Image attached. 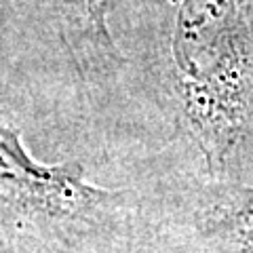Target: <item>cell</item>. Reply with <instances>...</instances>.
Returning <instances> with one entry per match:
<instances>
[{
  "label": "cell",
  "mask_w": 253,
  "mask_h": 253,
  "mask_svg": "<svg viewBox=\"0 0 253 253\" xmlns=\"http://www.w3.org/2000/svg\"><path fill=\"white\" fill-rule=\"evenodd\" d=\"M46 21L84 83L114 78L125 70L123 51L110 19L118 0H26Z\"/></svg>",
  "instance_id": "cell-3"
},
{
  "label": "cell",
  "mask_w": 253,
  "mask_h": 253,
  "mask_svg": "<svg viewBox=\"0 0 253 253\" xmlns=\"http://www.w3.org/2000/svg\"><path fill=\"white\" fill-rule=\"evenodd\" d=\"M190 228L209 253H253V181L205 179L192 194Z\"/></svg>",
  "instance_id": "cell-4"
},
{
  "label": "cell",
  "mask_w": 253,
  "mask_h": 253,
  "mask_svg": "<svg viewBox=\"0 0 253 253\" xmlns=\"http://www.w3.org/2000/svg\"><path fill=\"white\" fill-rule=\"evenodd\" d=\"M125 70L209 181L253 171V0H118ZM114 13V15H116Z\"/></svg>",
  "instance_id": "cell-1"
},
{
  "label": "cell",
  "mask_w": 253,
  "mask_h": 253,
  "mask_svg": "<svg viewBox=\"0 0 253 253\" xmlns=\"http://www.w3.org/2000/svg\"><path fill=\"white\" fill-rule=\"evenodd\" d=\"M135 199L99 188L78 163L41 165L0 125V253H123Z\"/></svg>",
  "instance_id": "cell-2"
}]
</instances>
